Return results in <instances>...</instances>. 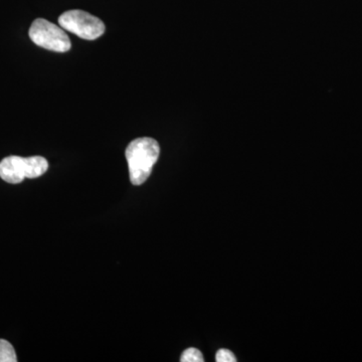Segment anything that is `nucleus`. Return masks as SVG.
I'll return each instance as SVG.
<instances>
[{"instance_id": "f257e3e1", "label": "nucleus", "mask_w": 362, "mask_h": 362, "mask_svg": "<svg viewBox=\"0 0 362 362\" xmlns=\"http://www.w3.org/2000/svg\"><path fill=\"white\" fill-rule=\"evenodd\" d=\"M159 156L160 147L152 138H137L128 145L125 156L132 185H141L148 180Z\"/></svg>"}, {"instance_id": "f03ea898", "label": "nucleus", "mask_w": 362, "mask_h": 362, "mask_svg": "<svg viewBox=\"0 0 362 362\" xmlns=\"http://www.w3.org/2000/svg\"><path fill=\"white\" fill-rule=\"evenodd\" d=\"M49 169V162L45 157L8 156L0 162V177L8 183L18 185L25 178L40 177Z\"/></svg>"}, {"instance_id": "7ed1b4c3", "label": "nucleus", "mask_w": 362, "mask_h": 362, "mask_svg": "<svg viewBox=\"0 0 362 362\" xmlns=\"http://www.w3.org/2000/svg\"><path fill=\"white\" fill-rule=\"evenodd\" d=\"M28 35L35 45L47 51L66 52L71 47V40L64 28L44 18L33 21Z\"/></svg>"}, {"instance_id": "20e7f679", "label": "nucleus", "mask_w": 362, "mask_h": 362, "mask_svg": "<svg viewBox=\"0 0 362 362\" xmlns=\"http://www.w3.org/2000/svg\"><path fill=\"white\" fill-rule=\"evenodd\" d=\"M59 25L81 39L94 40L104 35L106 28L103 21L84 11H66L59 18Z\"/></svg>"}, {"instance_id": "39448f33", "label": "nucleus", "mask_w": 362, "mask_h": 362, "mask_svg": "<svg viewBox=\"0 0 362 362\" xmlns=\"http://www.w3.org/2000/svg\"><path fill=\"white\" fill-rule=\"evenodd\" d=\"M16 350L6 340L0 339V362H16Z\"/></svg>"}, {"instance_id": "423d86ee", "label": "nucleus", "mask_w": 362, "mask_h": 362, "mask_svg": "<svg viewBox=\"0 0 362 362\" xmlns=\"http://www.w3.org/2000/svg\"><path fill=\"white\" fill-rule=\"evenodd\" d=\"M181 362H204V356L199 349H188L183 351L180 357Z\"/></svg>"}, {"instance_id": "0eeeda50", "label": "nucleus", "mask_w": 362, "mask_h": 362, "mask_svg": "<svg viewBox=\"0 0 362 362\" xmlns=\"http://www.w3.org/2000/svg\"><path fill=\"white\" fill-rule=\"evenodd\" d=\"M216 362H235L237 358L230 350L221 349L216 352Z\"/></svg>"}]
</instances>
